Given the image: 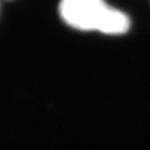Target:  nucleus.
<instances>
[{
  "label": "nucleus",
  "instance_id": "nucleus-1",
  "mask_svg": "<svg viewBox=\"0 0 150 150\" xmlns=\"http://www.w3.org/2000/svg\"><path fill=\"white\" fill-rule=\"evenodd\" d=\"M59 11L68 25L79 30L120 35L130 28L129 16L109 6L104 0H62Z\"/></svg>",
  "mask_w": 150,
  "mask_h": 150
}]
</instances>
